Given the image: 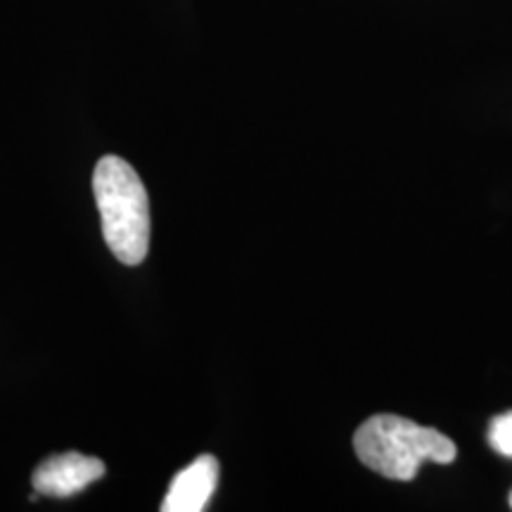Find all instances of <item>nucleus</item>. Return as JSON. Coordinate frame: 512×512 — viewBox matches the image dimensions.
Wrapping results in <instances>:
<instances>
[{
  "instance_id": "1",
  "label": "nucleus",
  "mask_w": 512,
  "mask_h": 512,
  "mask_svg": "<svg viewBox=\"0 0 512 512\" xmlns=\"http://www.w3.org/2000/svg\"><path fill=\"white\" fill-rule=\"evenodd\" d=\"M354 451L363 465L396 482L415 479L425 460L448 465L458 456L446 434L399 415H373L363 422L354 434Z\"/></svg>"
},
{
  "instance_id": "2",
  "label": "nucleus",
  "mask_w": 512,
  "mask_h": 512,
  "mask_svg": "<svg viewBox=\"0 0 512 512\" xmlns=\"http://www.w3.org/2000/svg\"><path fill=\"white\" fill-rule=\"evenodd\" d=\"M102 235L121 264L136 266L150 249V202L140 176L121 157H102L93 174Z\"/></svg>"
},
{
  "instance_id": "3",
  "label": "nucleus",
  "mask_w": 512,
  "mask_h": 512,
  "mask_svg": "<svg viewBox=\"0 0 512 512\" xmlns=\"http://www.w3.org/2000/svg\"><path fill=\"white\" fill-rule=\"evenodd\" d=\"M105 472L107 467L100 458L69 451L43 460V463L36 467L31 484H34L38 496L69 498L105 477Z\"/></svg>"
},
{
  "instance_id": "4",
  "label": "nucleus",
  "mask_w": 512,
  "mask_h": 512,
  "mask_svg": "<svg viewBox=\"0 0 512 512\" xmlns=\"http://www.w3.org/2000/svg\"><path fill=\"white\" fill-rule=\"evenodd\" d=\"M219 484V460L200 456L178 472L162 501V512H202Z\"/></svg>"
},
{
  "instance_id": "5",
  "label": "nucleus",
  "mask_w": 512,
  "mask_h": 512,
  "mask_svg": "<svg viewBox=\"0 0 512 512\" xmlns=\"http://www.w3.org/2000/svg\"><path fill=\"white\" fill-rule=\"evenodd\" d=\"M489 444L501 456L512 458V411L498 415L489 425Z\"/></svg>"
},
{
  "instance_id": "6",
  "label": "nucleus",
  "mask_w": 512,
  "mask_h": 512,
  "mask_svg": "<svg viewBox=\"0 0 512 512\" xmlns=\"http://www.w3.org/2000/svg\"><path fill=\"white\" fill-rule=\"evenodd\" d=\"M510 508H512V496H510Z\"/></svg>"
}]
</instances>
